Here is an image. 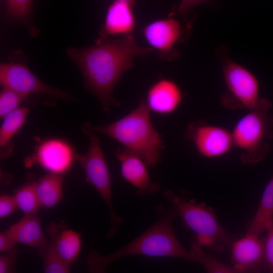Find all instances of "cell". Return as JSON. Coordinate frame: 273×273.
<instances>
[{
  "label": "cell",
  "instance_id": "cell-1",
  "mask_svg": "<svg viewBox=\"0 0 273 273\" xmlns=\"http://www.w3.org/2000/svg\"><path fill=\"white\" fill-rule=\"evenodd\" d=\"M151 47L139 46L132 33L117 38L100 37L89 47H69L66 52L83 75L87 89L101 102L103 109L117 105L113 89L124 73L133 66V60L149 54Z\"/></svg>",
  "mask_w": 273,
  "mask_h": 273
},
{
  "label": "cell",
  "instance_id": "cell-2",
  "mask_svg": "<svg viewBox=\"0 0 273 273\" xmlns=\"http://www.w3.org/2000/svg\"><path fill=\"white\" fill-rule=\"evenodd\" d=\"M158 220L134 240L119 250L106 255L96 251L88 254L87 262L90 272H104L114 261L130 255L170 257L193 261V255L181 244L173 228V221L178 216L174 207L159 210Z\"/></svg>",
  "mask_w": 273,
  "mask_h": 273
},
{
  "label": "cell",
  "instance_id": "cell-3",
  "mask_svg": "<svg viewBox=\"0 0 273 273\" xmlns=\"http://www.w3.org/2000/svg\"><path fill=\"white\" fill-rule=\"evenodd\" d=\"M151 110L146 101L120 119L105 125L95 126L85 122L82 131L98 132L121 144L124 148L140 157L147 166H152L160 161L163 140L153 127Z\"/></svg>",
  "mask_w": 273,
  "mask_h": 273
},
{
  "label": "cell",
  "instance_id": "cell-4",
  "mask_svg": "<svg viewBox=\"0 0 273 273\" xmlns=\"http://www.w3.org/2000/svg\"><path fill=\"white\" fill-rule=\"evenodd\" d=\"M271 108L269 100L261 98L253 110L238 121L232 131L234 146L241 150L240 160L244 164L263 160L270 151L273 134Z\"/></svg>",
  "mask_w": 273,
  "mask_h": 273
},
{
  "label": "cell",
  "instance_id": "cell-5",
  "mask_svg": "<svg viewBox=\"0 0 273 273\" xmlns=\"http://www.w3.org/2000/svg\"><path fill=\"white\" fill-rule=\"evenodd\" d=\"M185 224L194 232L197 243L217 253H222L234 242L233 237L218 222L213 209L203 203L197 204L172 190L164 192Z\"/></svg>",
  "mask_w": 273,
  "mask_h": 273
},
{
  "label": "cell",
  "instance_id": "cell-6",
  "mask_svg": "<svg viewBox=\"0 0 273 273\" xmlns=\"http://www.w3.org/2000/svg\"><path fill=\"white\" fill-rule=\"evenodd\" d=\"M84 133L88 136L89 146L85 154L76 153L75 160L82 168L86 180L95 188L108 208L111 225L107 237L110 238L115 235L123 220L113 208L110 176L100 139L93 132Z\"/></svg>",
  "mask_w": 273,
  "mask_h": 273
},
{
  "label": "cell",
  "instance_id": "cell-7",
  "mask_svg": "<svg viewBox=\"0 0 273 273\" xmlns=\"http://www.w3.org/2000/svg\"><path fill=\"white\" fill-rule=\"evenodd\" d=\"M220 60L228 90L221 97V104L229 109L253 110L261 99L258 79L251 71L229 58L222 57Z\"/></svg>",
  "mask_w": 273,
  "mask_h": 273
},
{
  "label": "cell",
  "instance_id": "cell-8",
  "mask_svg": "<svg viewBox=\"0 0 273 273\" xmlns=\"http://www.w3.org/2000/svg\"><path fill=\"white\" fill-rule=\"evenodd\" d=\"M0 82L3 87L11 89L26 96L43 94L58 99L67 100L70 98L67 92L44 83L22 63H1Z\"/></svg>",
  "mask_w": 273,
  "mask_h": 273
},
{
  "label": "cell",
  "instance_id": "cell-9",
  "mask_svg": "<svg viewBox=\"0 0 273 273\" xmlns=\"http://www.w3.org/2000/svg\"><path fill=\"white\" fill-rule=\"evenodd\" d=\"M185 138L193 143L200 155L208 158L221 157L234 146L232 132L204 120L190 123L186 129Z\"/></svg>",
  "mask_w": 273,
  "mask_h": 273
},
{
  "label": "cell",
  "instance_id": "cell-10",
  "mask_svg": "<svg viewBox=\"0 0 273 273\" xmlns=\"http://www.w3.org/2000/svg\"><path fill=\"white\" fill-rule=\"evenodd\" d=\"M76 153L66 141L53 139L42 141L33 155L27 158L26 166L37 164L49 172L65 174L75 160Z\"/></svg>",
  "mask_w": 273,
  "mask_h": 273
},
{
  "label": "cell",
  "instance_id": "cell-11",
  "mask_svg": "<svg viewBox=\"0 0 273 273\" xmlns=\"http://www.w3.org/2000/svg\"><path fill=\"white\" fill-rule=\"evenodd\" d=\"M231 260L236 272L264 270V239L247 233L244 237L234 241L231 248Z\"/></svg>",
  "mask_w": 273,
  "mask_h": 273
},
{
  "label": "cell",
  "instance_id": "cell-12",
  "mask_svg": "<svg viewBox=\"0 0 273 273\" xmlns=\"http://www.w3.org/2000/svg\"><path fill=\"white\" fill-rule=\"evenodd\" d=\"M115 156L120 162L122 176L137 189L138 193L153 195L159 190V185L152 182L147 165L140 157L124 147L118 149Z\"/></svg>",
  "mask_w": 273,
  "mask_h": 273
},
{
  "label": "cell",
  "instance_id": "cell-13",
  "mask_svg": "<svg viewBox=\"0 0 273 273\" xmlns=\"http://www.w3.org/2000/svg\"><path fill=\"white\" fill-rule=\"evenodd\" d=\"M180 23L172 18L152 21L142 29L144 37L152 49L160 55H168L182 35Z\"/></svg>",
  "mask_w": 273,
  "mask_h": 273
},
{
  "label": "cell",
  "instance_id": "cell-14",
  "mask_svg": "<svg viewBox=\"0 0 273 273\" xmlns=\"http://www.w3.org/2000/svg\"><path fill=\"white\" fill-rule=\"evenodd\" d=\"M183 99V92L178 85L172 80L163 78L149 88L145 101L151 111L169 114L177 109Z\"/></svg>",
  "mask_w": 273,
  "mask_h": 273
},
{
  "label": "cell",
  "instance_id": "cell-15",
  "mask_svg": "<svg viewBox=\"0 0 273 273\" xmlns=\"http://www.w3.org/2000/svg\"><path fill=\"white\" fill-rule=\"evenodd\" d=\"M134 0H114L108 8L100 37L132 33L136 25L132 7Z\"/></svg>",
  "mask_w": 273,
  "mask_h": 273
},
{
  "label": "cell",
  "instance_id": "cell-16",
  "mask_svg": "<svg viewBox=\"0 0 273 273\" xmlns=\"http://www.w3.org/2000/svg\"><path fill=\"white\" fill-rule=\"evenodd\" d=\"M49 243L57 254L71 265L79 254L81 247L80 235L69 229L63 222L50 223L47 228Z\"/></svg>",
  "mask_w": 273,
  "mask_h": 273
},
{
  "label": "cell",
  "instance_id": "cell-17",
  "mask_svg": "<svg viewBox=\"0 0 273 273\" xmlns=\"http://www.w3.org/2000/svg\"><path fill=\"white\" fill-rule=\"evenodd\" d=\"M7 230L17 243L35 248L37 251L49 243L42 230L40 219L36 214H25Z\"/></svg>",
  "mask_w": 273,
  "mask_h": 273
},
{
  "label": "cell",
  "instance_id": "cell-18",
  "mask_svg": "<svg viewBox=\"0 0 273 273\" xmlns=\"http://www.w3.org/2000/svg\"><path fill=\"white\" fill-rule=\"evenodd\" d=\"M64 175L49 172L36 181V190L41 207L51 208L58 204L63 195Z\"/></svg>",
  "mask_w": 273,
  "mask_h": 273
},
{
  "label": "cell",
  "instance_id": "cell-19",
  "mask_svg": "<svg viewBox=\"0 0 273 273\" xmlns=\"http://www.w3.org/2000/svg\"><path fill=\"white\" fill-rule=\"evenodd\" d=\"M273 217V175L266 186L257 211L249 224L247 233L259 236Z\"/></svg>",
  "mask_w": 273,
  "mask_h": 273
},
{
  "label": "cell",
  "instance_id": "cell-20",
  "mask_svg": "<svg viewBox=\"0 0 273 273\" xmlns=\"http://www.w3.org/2000/svg\"><path fill=\"white\" fill-rule=\"evenodd\" d=\"M19 209L25 214H36L41 205L36 190V181L29 175L13 195Z\"/></svg>",
  "mask_w": 273,
  "mask_h": 273
},
{
  "label": "cell",
  "instance_id": "cell-21",
  "mask_svg": "<svg viewBox=\"0 0 273 273\" xmlns=\"http://www.w3.org/2000/svg\"><path fill=\"white\" fill-rule=\"evenodd\" d=\"M30 112L28 108H18L3 119L0 128V146H6L25 123Z\"/></svg>",
  "mask_w": 273,
  "mask_h": 273
},
{
  "label": "cell",
  "instance_id": "cell-22",
  "mask_svg": "<svg viewBox=\"0 0 273 273\" xmlns=\"http://www.w3.org/2000/svg\"><path fill=\"white\" fill-rule=\"evenodd\" d=\"M190 251L193 257V262L202 264L208 272H236L232 266L230 267L222 263L213 255L206 253L203 250L202 247L197 242L192 245Z\"/></svg>",
  "mask_w": 273,
  "mask_h": 273
},
{
  "label": "cell",
  "instance_id": "cell-23",
  "mask_svg": "<svg viewBox=\"0 0 273 273\" xmlns=\"http://www.w3.org/2000/svg\"><path fill=\"white\" fill-rule=\"evenodd\" d=\"M7 16L12 20L30 26L33 0H4Z\"/></svg>",
  "mask_w": 273,
  "mask_h": 273
},
{
  "label": "cell",
  "instance_id": "cell-24",
  "mask_svg": "<svg viewBox=\"0 0 273 273\" xmlns=\"http://www.w3.org/2000/svg\"><path fill=\"white\" fill-rule=\"evenodd\" d=\"M38 255L43 262V271L46 273H68L71 265L65 262L48 244L38 250Z\"/></svg>",
  "mask_w": 273,
  "mask_h": 273
},
{
  "label": "cell",
  "instance_id": "cell-25",
  "mask_svg": "<svg viewBox=\"0 0 273 273\" xmlns=\"http://www.w3.org/2000/svg\"><path fill=\"white\" fill-rule=\"evenodd\" d=\"M27 96L11 89L3 87L0 93V118L16 109Z\"/></svg>",
  "mask_w": 273,
  "mask_h": 273
},
{
  "label": "cell",
  "instance_id": "cell-26",
  "mask_svg": "<svg viewBox=\"0 0 273 273\" xmlns=\"http://www.w3.org/2000/svg\"><path fill=\"white\" fill-rule=\"evenodd\" d=\"M266 236L264 239L265 251L264 270L273 272V217L266 229Z\"/></svg>",
  "mask_w": 273,
  "mask_h": 273
},
{
  "label": "cell",
  "instance_id": "cell-27",
  "mask_svg": "<svg viewBox=\"0 0 273 273\" xmlns=\"http://www.w3.org/2000/svg\"><path fill=\"white\" fill-rule=\"evenodd\" d=\"M18 256V251L14 248L2 252L0 255V273L14 272Z\"/></svg>",
  "mask_w": 273,
  "mask_h": 273
},
{
  "label": "cell",
  "instance_id": "cell-28",
  "mask_svg": "<svg viewBox=\"0 0 273 273\" xmlns=\"http://www.w3.org/2000/svg\"><path fill=\"white\" fill-rule=\"evenodd\" d=\"M13 195H3L0 197V218L6 217L18 209Z\"/></svg>",
  "mask_w": 273,
  "mask_h": 273
},
{
  "label": "cell",
  "instance_id": "cell-29",
  "mask_svg": "<svg viewBox=\"0 0 273 273\" xmlns=\"http://www.w3.org/2000/svg\"><path fill=\"white\" fill-rule=\"evenodd\" d=\"M17 244L16 241L8 230L0 233V252H4L13 249Z\"/></svg>",
  "mask_w": 273,
  "mask_h": 273
},
{
  "label": "cell",
  "instance_id": "cell-30",
  "mask_svg": "<svg viewBox=\"0 0 273 273\" xmlns=\"http://www.w3.org/2000/svg\"><path fill=\"white\" fill-rule=\"evenodd\" d=\"M208 0H181V2L178 7V12L180 14H184L196 6L206 2Z\"/></svg>",
  "mask_w": 273,
  "mask_h": 273
}]
</instances>
